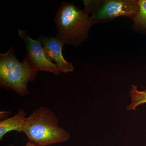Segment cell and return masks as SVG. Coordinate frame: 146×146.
Segmentation results:
<instances>
[{"label":"cell","instance_id":"cell-1","mask_svg":"<svg viewBox=\"0 0 146 146\" xmlns=\"http://www.w3.org/2000/svg\"><path fill=\"white\" fill-rule=\"evenodd\" d=\"M58 118L50 110L41 107L26 119L23 132L28 142L35 146H47L64 143L71 134L58 125Z\"/></svg>","mask_w":146,"mask_h":146},{"label":"cell","instance_id":"cell-2","mask_svg":"<svg viewBox=\"0 0 146 146\" xmlns=\"http://www.w3.org/2000/svg\"><path fill=\"white\" fill-rule=\"evenodd\" d=\"M89 13L85 9L82 10L72 3H62L55 18L56 36L65 44L81 45L88 37L94 24Z\"/></svg>","mask_w":146,"mask_h":146},{"label":"cell","instance_id":"cell-3","mask_svg":"<svg viewBox=\"0 0 146 146\" xmlns=\"http://www.w3.org/2000/svg\"><path fill=\"white\" fill-rule=\"evenodd\" d=\"M37 72L25 57L23 62L17 59L14 47H11L4 54H0V86L11 89L22 96L29 93V82L34 81Z\"/></svg>","mask_w":146,"mask_h":146},{"label":"cell","instance_id":"cell-4","mask_svg":"<svg viewBox=\"0 0 146 146\" xmlns=\"http://www.w3.org/2000/svg\"><path fill=\"white\" fill-rule=\"evenodd\" d=\"M18 35L23 40L26 49L25 58L32 68L36 71L49 72L58 75L60 72L55 63L47 57L43 45L38 39H33L26 31L19 29Z\"/></svg>","mask_w":146,"mask_h":146},{"label":"cell","instance_id":"cell-5","mask_svg":"<svg viewBox=\"0 0 146 146\" xmlns=\"http://www.w3.org/2000/svg\"><path fill=\"white\" fill-rule=\"evenodd\" d=\"M139 10L138 1L108 0L105 1L100 8L93 9L89 13H93L91 18L94 24L121 16L133 19L138 15Z\"/></svg>","mask_w":146,"mask_h":146},{"label":"cell","instance_id":"cell-6","mask_svg":"<svg viewBox=\"0 0 146 146\" xmlns=\"http://www.w3.org/2000/svg\"><path fill=\"white\" fill-rule=\"evenodd\" d=\"M38 40L42 43L46 55L51 61H54L60 72H73V64L65 60L62 54L65 43L57 36L40 35Z\"/></svg>","mask_w":146,"mask_h":146},{"label":"cell","instance_id":"cell-7","mask_svg":"<svg viewBox=\"0 0 146 146\" xmlns=\"http://www.w3.org/2000/svg\"><path fill=\"white\" fill-rule=\"evenodd\" d=\"M26 112L23 109L21 110L16 115L1 120L0 121V140L3 136L12 131L23 132V128L27 118Z\"/></svg>","mask_w":146,"mask_h":146},{"label":"cell","instance_id":"cell-8","mask_svg":"<svg viewBox=\"0 0 146 146\" xmlns=\"http://www.w3.org/2000/svg\"><path fill=\"white\" fill-rule=\"evenodd\" d=\"M139 10L134 18V25L136 27L146 31V0L138 1Z\"/></svg>","mask_w":146,"mask_h":146},{"label":"cell","instance_id":"cell-9","mask_svg":"<svg viewBox=\"0 0 146 146\" xmlns=\"http://www.w3.org/2000/svg\"><path fill=\"white\" fill-rule=\"evenodd\" d=\"M8 112H5V111H4V112H1V119L3 120L5 119H7V116L9 115Z\"/></svg>","mask_w":146,"mask_h":146},{"label":"cell","instance_id":"cell-10","mask_svg":"<svg viewBox=\"0 0 146 146\" xmlns=\"http://www.w3.org/2000/svg\"><path fill=\"white\" fill-rule=\"evenodd\" d=\"M9 146H14L13 145H9ZM35 146L34 145H33V144H32L31 143H29V142H28L25 145V146Z\"/></svg>","mask_w":146,"mask_h":146}]
</instances>
